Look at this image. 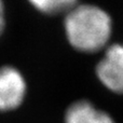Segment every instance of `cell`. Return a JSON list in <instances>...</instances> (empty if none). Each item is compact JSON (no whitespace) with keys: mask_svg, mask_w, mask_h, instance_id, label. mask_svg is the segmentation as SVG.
<instances>
[{"mask_svg":"<svg viewBox=\"0 0 123 123\" xmlns=\"http://www.w3.org/2000/svg\"><path fill=\"white\" fill-rule=\"evenodd\" d=\"M64 29L72 48L80 52L93 53L108 42L111 19L107 12L96 6L77 4L65 14Z\"/></svg>","mask_w":123,"mask_h":123,"instance_id":"1","label":"cell"},{"mask_svg":"<svg viewBox=\"0 0 123 123\" xmlns=\"http://www.w3.org/2000/svg\"><path fill=\"white\" fill-rule=\"evenodd\" d=\"M65 123H113V121L109 115L97 110L89 102L80 100L67 109Z\"/></svg>","mask_w":123,"mask_h":123,"instance_id":"4","label":"cell"},{"mask_svg":"<svg viewBox=\"0 0 123 123\" xmlns=\"http://www.w3.org/2000/svg\"><path fill=\"white\" fill-rule=\"evenodd\" d=\"M6 27V9L3 0H0V36L2 35Z\"/></svg>","mask_w":123,"mask_h":123,"instance_id":"6","label":"cell"},{"mask_svg":"<svg viewBox=\"0 0 123 123\" xmlns=\"http://www.w3.org/2000/svg\"><path fill=\"white\" fill-rule=\"evenodd\" d=\"M26 94L23 74L11 66L0 67V111L17 108Z\"/></svg>","mask_w":123,"mask_h":123,"instance_id":"2","label":"cell"},{"mask_svg":"<svg viewBox=\"0 0 123 123\" xmlns=\"http://www.w3.org/2000/svg\"><path fill=\"white\" fill-rule=\"evenodd\" d=\"M96 74L102 83L116 93H123V45L113 44L98 63Z\"/></svg>","mask_w":123,"mask_h":123,"instance_id":"3","label":"cell"},{"mask_svg":"<svg viewBox=\"0 0 123 123\" xmlns=\"http://www.w3.org/2000/svg\"><path fill=\"white\" fill-rule=\"evenodd\" d=\"M37 11L45 15L66 14L77 6L78 0H27Z\"/></svg>","mask_w":123,"mask_h":123,"instance_id":"5","label":"cell"}]
</instances>
